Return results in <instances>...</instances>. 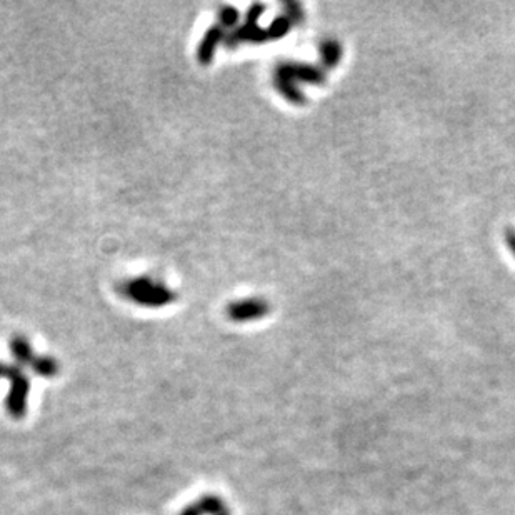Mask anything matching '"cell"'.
Wrapping results in <instances>:
<instances>
[{
    "label": "cell",
    "instance_id": "7",
    "mask_svg": "<svg viewBox=\"0 0 515 515\" xmlns=\"http://www.w3.org/2000/svg\"><path fill=\"white\" fill-rule=\"evenodd\" d=\"M11 352L12 356L16 357V361L18 363H23V366H31L33 359H36L31 344H28V340L22 337V335H16V337L11 340Z\"/></svg>",
    "mask_w": 515,
    "mask_h": 515
},
{
    "label": "cell",
    "instance_id": "5",
    "mask_svg": "<svg viewBox=\"0 0 515 515\" xmlns=\"http://www.w3.org/2000/svg\"><path fill=\"white\" fill-rule=\"evenodd\" d=\"M225 38V28L221 23L218 26H212L203 36L201 46L197 47V60L202 65H208L213 60L216 55V48Z\"/></svg>",
    "mask_w": 515,
    "mask_h": 515
},
{
    "label": "cell",
    "instance_id": "1",
    "mask_svg": "<svg viewBox=\"0 0 515 515\" xmlns=\"http://www.w3.org/2000/svg\"><path fill=\"white\" fill-rule=\"evenodd\" d=\"M119 292L122 297L134 300L135 304L150 305V307H162L177 299L176 292H172L160 282L159 284L154 282L150 277H137V279L122 282L119 285Z\"/></svg>",
    "mask_w": 515,
    "mask_h": 515
},
{
    "label": "cell",
    "instance_id": "8",
    "mask_svg": "<svg viewBox=\"0 0 515 515\" xmlns=\"http://www.w3.org/2000/svg\"><path fill=\"white\" fill-rule=\"evenodd\" d=\"M31 367L32 371L41 377H55L57 373H59V362H57L53 357H47V356L36 357L31 363Z\"/></svg>",
    "mask_w": 515,
    "mask_h": 515
},
{
    "label": "cell",
    "instance_id": "11",
    "mask_svg": "<svg viewBox=\"0 0 515 515\" xmlns=\"http://www.w3.org/2000/svg\"><path fill=\"white\" fill-rule=\"evenodd\" d=\"M218 515H230V510L225 509V510H223V512H221Z\"/></svg>",
    "mask_w": 515,
    "mask_h": 515
},
{
    "label": "cell",
    "instance_id": "9",
    "mask_svg": "<svg viewBox=\"0 0 515 515\" xmlns=\"http://www.w3.org/2000/svg\"><path fill=\"white\" fill-rule=\"evenodd\" d=\"M218 18H221V26L223 28L235 27L237 22H239V12H237L235 9L230 6L222 7L221 12H218Z\"/></svg>",
    "mask_w": 515,
    "mask_h": 515
},
{
    "label": "cell",
    "instance_id": "10",
    "mask_svg": "<svg viewBox=\"0 0 515 515\" xmlns=\"http://www.w3.org/2000/svg\"><path fill=\"white\" fill-rule=\"evenodd\" d=\"M289 28V22L285 18H277V21L272 23L269 31H267V36L270 37H282Z\"/></svg>",
    "mask_w": 515,
    "mask_h": 515
},
{
    "label": "cell",
    "instance_id": "4",
    "mask_svg": "<svg viewBox=\"0 0 515 515\" xmlns=\"http://www.w3.org/2000/svg\"><path fill=\"white\" fill-rule=\"evenodd\" d=\"M269 314V304L260 299H245L232 302L227 309V315L234 322H247V320H255Z\"/></svg>",
    "mask_w": 515,
    "mask_h": 515
},
{
    "label": "cell",
    "instance_id": "3",
    "mask_svg": "<svg viewBox=\"0 0 515 515\" xmlns=\"http://www.w3.org/2000/svg\"><path fill=\"white\" fill-rule=\"evenodd\" d=\"M264 12V7L255 4V6L250 7L249 14H247V22L245 26L237 27L234 32H230L225 36V42L228 47L239 46L240 42H262L267 37V32L262 31V28L257 27V18L260 17V14Z\"/></svg>",
    "mask_w": 515,
    "mask_h": 515
},
{
    "label": "cell",
    "instance_id": "2",
    "mask_svg": "<svg viewBox=\"0 0 515 515\" xmlns=\"http://www.w3.org/2000/svg\"><path fill=\"white\" fill-rule=\"evenodd\" d=\"M0 378H9L11 388H9L6 407L12 419L21 420L27 414L28 392H31V382L17 366H6L0 362Z\"/></svg>",
    "mask_w": 515,
    "mask_h": 515
},
{
    "label": "cell",
    "instance_id": "6",
    "mask_svg": "<svg viewBox=\"0 0 515 515\" xmlns=\"http://www.w3.org/2000/svg\"><path fill=\"white\" fill-rule=\"evenodd\" d=\"M225 509L228 507L221 497H217V495H203L197 502L187 505L181 515H218Z\"/></svg>",
    "mask_w": 515,
    "mask_h": 515
}]
</instances>
